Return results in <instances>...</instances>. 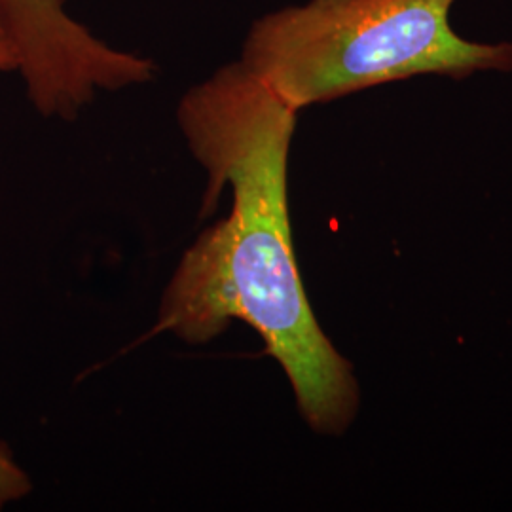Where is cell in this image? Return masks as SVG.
Returning a JSON list of instances; mask_svg holds the SVG:
<instances>
[{
  "label": "cell",
  "mask_w": 512,
  "mask_h": 512,
  "mask_svg": "<svg viewBox=\"0 0 512 512\" xmlns=\"http://www.w3.org/2000/svg\"><path fill=\"white\" fill-rule=\"evenodd\" d=\"M296 114L241 61L184 95L179 124L209 177L203 207L230 186L232 209L184 253L154 330L207 344L234 321L249 325L310 429L338 437L357 418L361 391L319 327L294 255L287 175Z\"/></svg>",
  "instance_id": "cell-1"
},
{
  "label": "cell",
  "mask_w": 512,
  "mask_h": 512,
  "mask_svg": "<svg viewBox=\"0 0 512 512\" xmlns=\"http://www.w3.org/2000/svg\"><path fill=\"white\" fill-rule=\"evenodd\" d=\"M456 0H308L258 19L241 63L296 112L421 74L511 73L512 42L450 25Z\"/></svg>",
  "instance_id": "cell-2"
},
{
  "label": "cell",
  "mask_w": 512,
  "mask_h": 512,
  "mask_svg": "<svg viewBox=\"0 0 512 512\" xmlns=\"http://www.w3.org/2000/svg\"><path fill=\"white\" fill-rule=\"evenodd\" d=\"M19 73L33 84H57L82 73L99 54V38L74 21L63 0H0Z\"/></svg>",
  "instance_id": "cell-3"
},
{
  "label": "cell",
  "mask_w": 512,
  "mask_h": 512,
  "mask_svg": "<svg viewBox=\"0 0 512 512\" xmlns=\"http://www.w3.org/2000/svg\"><path fill=\"white\" fill-rule=\"evenodd\" d=\"M33 492V482L19 467L12 452L0 444V511Z\"/></svg>",
  "instance_id": "cell-4"
},
{
  "label": "cell",
  "mask_w": 512,
  "mask_h": 512,
  "mask_svg": "<svg viewBox=\"0 0 512 512\" xmlns=\"http://www.w3.org/2000/svg\"><path fill=\"white\" fill-rule=\"evenodd\" d=\"M19 55L12 33L8 31L4 19L0 18V73L18 71Z\"/></svg>",
  "instance_id": "cell-5"
}]
</instances>
